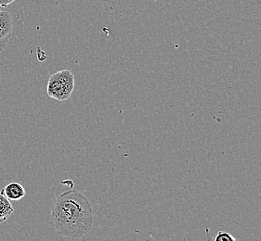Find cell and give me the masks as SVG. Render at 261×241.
I'll return each instance as SVG.
<instances>
[{
    "label": "cell",
    "instance_id": "6",
    "mask_svg": "<svg viewBox=\"0 0 261 241\" xmlns=\"http://www.w3.org/2000/svg\"><path fill=\"white\" fill-rule=\"evenodd\" d=\"M214 241H236V237L231 236L228 232L220 231L217 233L216 236L214 237Z\"/></svg>",
    "mask_w": 261,
    "mask_h": 241
},
{
    "label": "cell",
    "instance_id": "3",
    "mask_svg": "<svg viewBox=\"0 0 261 241\" xmlns=\"http://www.w3.org/2000/svg\"><path fill=\"white\" fill-rule=\"evenodd\" d=\"M12 18L9 12L0 11V52L10 42L12 35Z\"/></svg>",
    "mask_w": 261,
    "mask_h": 241
},
{
    "label": "cell",
    "instance_id": "8",
    "mask_svg": "<svg viewBox=\"0 0 261 241\" xmlns=\"http://www.w3.org/2000/svg\"><path fill=\"white\" fill-rule=\"evenodd\" d=\"M206 241H211V232H210V229L208 228H206ZM186 241V238H184V240Z\"/></svg>",
    "mask_w": 261,
    "mask_h": 241
},
{
    "label": "cell",
    "instance_id": "4",
    "mask_svg": "<svg viewBox=\"0 0 261 241\" xmlns=\"http://www.w3.org/2000/svg\"><path fill=\"white\" fill-rule=\"evenodd\" d=\"M9 201H20L26 195V191L23 186L20 183L11 182L6 185L0 191Z\"/></svg>",
    "mask_w": 261,
    "mask_h": 241
},
{
    "label": "cell",
    "instance_id": "1",
    "mask_svg": "<svg viewBox=\"0 0 261 241\" xmlns=\"http://www.w3.org/2000/svg\"><path fill=\"white\" fill-rule=\"evenodd\" d=\"M51 219L59 235L78 238L88 233L93 225V210L85 194L71 189L57 198Z\"/></svg>",
    "mask_w": 261,
    "mask_h": 241
},
{
    "label": "cell",
    "instance_id": "2",
    "mask_svg": "<svg viewBox=\"0 0 261 241\" xmlns=\"http://www.w3.org/2000/svg\"><path fill=\"white\" fill-rule=\"evenodd\" d=\"M74 76L70 70L57 71L47 83V95L57 101H67L74 90Z\"/></svg>",
    "mask_w": 261,
    "mask_h": 241
},
{
    "label": "cell",
    "instance_id": "7",
    "mask_svg": "<svg viewBox=\"0 0 261 241\" xmlns=\"http://www.w3.org/2000/svg\"><path fill=\"white\" fill-rule=\"evenodd\" d=\"M15 0H0V8H4L7 6L10 5L11 3H13Z\"/></svg>",
    "mask_w": 261,
    "mask_h": 241
},
{
    "label": "cell",
    "instance_id": "5",
    "mask_svg": "<svg viewBox=\"0 0 261 241\" xmlns=\"http://www.w3.org/2000/svg\"><path fill=\"white\" fill-rule=\"evenodd\" d=\"M14 212V208L1 192H0V223L7 221Z\"/></svg>",
    "mask_w": 261,
    "mask_h": 241
},
{
    "label": "cell",
    "instance_id": "9",
    "mask_svg": "<svg viewBox=\"0 0 261 241\" xmlns=\"http://www.w3.org/2000/svg\"><path fill=\"white\" fill-rule=\"evenodd\" d=\"M0 11H1V10H0Z\"/></svg>",
    "mask_w": 261,
    "mask_h": 241
}]
</instances>
